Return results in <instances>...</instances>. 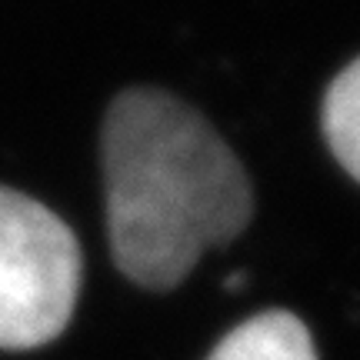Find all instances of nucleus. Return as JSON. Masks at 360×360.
<instances>
[{"label": "nucleus", "instance_id": "obj_1", "mask_svg": "<svg viewBox=\"0 0 360 360\" xmlns=\"http://www.w3.org/2000/svg\"><path fill=\"white\" fill-rule=\"evenodd\" d=\"M107 240L137 287L174 290L210 247L231 244L254 217V187L227 141L191 103L130 87L101 130Z\"/></svg>", "mask_w": 360, "mask_h": 360}, {"label": "nucleus", "instance_id": "obj_2", "mask_svg": "<svg viewBox=\"0 0 360 360\" xmlns=\"http://www.w3.org/2000/svg\"><path fill=\"white\" fill-rule=\"evenodd\" d=\"M84 281L77 233L47 204L0 187V350L64 334Z\"/></svg>", "mask_w": 360, "mask_h": 360}, {"label": "nucleus", "instance_id": "obj_3", "mask_svg": "<svg viewBox=\"0 0 360 360\" xmlns=\"http://www.w3.org/2000/svg\"><path fill=\"white\" fill-rule=\"evenodd\" d=\"M207 360H317V347L297 314L264 310L227 330Z\"/></svg>", "mask_w": 360, "mask_h": 360}, {"label": "nucleus", "instance_id": "obj_4", "mask_svg": "<svg viewBox=\"0 0 360 360\" xmlns=\"http://www.w3.org/2000/svg\"><path fill=\"white\" fill-rule=\"evenodd\" d=\"M330 154L354 180H360V57L350 60L327 87L321 110Z\"/></svg>", "mask_w": 360, "mask_h": 360}]
</instances>
